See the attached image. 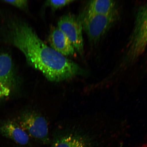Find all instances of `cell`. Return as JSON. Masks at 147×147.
Wrapping results in <instances>:
<instances>
[{"mask_svg": "<svg viewBox=\"0 0 147 147\" xmlns=\"http://www.w3.org/2000/svg\"><path fill=\"white\" fill-rule=\"evenodd\" d=\"M9 38L11 44L24 55L27 63L50 81L68 80L84 72L78 64L44 43L25 22L13 24Z\"/></svg>", "mask_w": 147, "mask_h": 147, "instance_id": "cell-1", "label": "cell"}, {"mask_svg": "<svg viewBox=\"0 0 147 147\" xmlns=\"http://www.w3.org/2000/svg\"><path fill=\"white\" fill-rule=\"evenodd\" d=\"M147 47V3L138 9L133 29L115 72L125 70L136 63Z\"/></svg>", "mask_w": 147, "mask_h": 147, "instance_id": "cell-2", "label": "cell"}, {"mask_svg": "<svg viewBox=\"0 0 147 147\" xmlns=\"http://www.w3.org/2000/svg\"><path fill=\"white\" fill-rule=\"evenodd\" d=\"M119 14L114 15L88 13L84 11L80 17L83 29L90 41L98 42L109 32L118 19Z\"/></svg>", "mask_w": 147, "mask_h": 147, "instance_id": "cell-3", "label": "cell"}, {"mask_svg": "<svg viewBox=\"0 0 147 147\" xmlns=\"http://www.w3.org/2000/svg\"><path fill=\"white\" fill-rule=\"evenodd\" d=\"M19 124L32 137L46 142L49 139V129L46 119L38 113L25 112L19 119Z\"/></svg>", "mask_w": 147, "mask_h": 147, "instance_id": "cell-4", "label": "cell"}, {"mask_svg": "<svg viewBox=\"0 0 147 147\" xmlns=\"http://www.w3.org/2000/svg\"><path fill=\"white\" fill-rule=\"evenodd\" d=\"M17 78L10 55L0 54V100L10 95L16 87Z\"/></svg>", "mask_w": 147, "mask_h": 147, "instance_id": "cell-5", "label": "cell"}, {"mask_svg": "<svg viewBox=\"0 0 147 147\" xmlns=\"http://www.w3.org/2000/svg\"><path fill=\"white\" fill-rule=\"evenodd\" d=\"M58 27L68 38L70 42L80 54L84 52V40L82 26L80 18L67 14L60 18Z\"/></svg>", "mask_w": 147, "mask_h": 147, "instance_id": "cell-6", "label": "cell"}, {"mask_svg": "<svg viewBox=\"0 0 147 147\" xmlns=\"http://www.w3.org/2000/svg\"><path fill=\"white\" fill-rule=\"evenodd\" d=\"M0 134L5 137L21 145L28 143V134L19 124L13 121H3L0 124Z\"/></svg>", "mask_w": 147, "mask_h": 147, "instance_id": "cell-7", "label": "cell"}, {"mask_svg": "<svg viewBox=\"0 0 147 147\" xmlns=\"http://www.w3.org/2000/svg\"><path fill=\"white\" fill-rule=\"evenodd\" d=\"M51 47L64 56H72L75 49L67 36L58 27L51 30L49 37Z\"/></svg>", "mask_w": 147, "mask_h": 147, "instance_id": "cell-8", "label": "cell"}, {"mask_svg": "<svg viewBox=\"0 0 147 147\" xmlns=\"http://www.w3.org/2000/svg\"><path fill=\"white\" fill-rule=\"evenodd\" d=\"M85 11L89 13L104 15H118L119 5L114 1L95 0L89 2Z\"/></svg>", "mask_w": 147, "mask_h": 147, "instance_id": "cell-9", "label": "cell"}, {"mask_svg": "<svg viewBox=\"0 0 147 147\" xmlns=\"http://www.w3.org/2000/svg\"><path fill=\"white\" fill-rule=\"evenodd\" d=\"M88 142L80 136L70 134L57 140L51 147H91Z\"/></svg>", "mask_w": 147, "mask_h": 147, "instance_id": "cell-10", "label": "cell"}, {"mask_svg": "<svg viewBox=\"0 0 147 147\" xmlns=\"http://www.w3.org/2000/svg\"><path fill=\"white\" fill-rule=\"evenodd\" d=\"M74 1L72 0H62V1L49 0L46 1L45 4L47 6L51 7L53 10H56L63 8Z\"/></svg>", "mask_w": 147, "mask_h": 147, "instance_id": "cell-11", "label": "cell"}, {"mask_svg": "<svg viewBox=\"0 0 147 147\" xmlns=\"http://www.w3.org/2000/svg\"><path fill=\"white\" fill-rule=\"evenodd\" d=\"M5 3L13 5L17 8L25 10L27 8L28 3L26 0H14V1H4Z\"/></svg>", "mask_w": 147, "mask_h": 147, "instance_id": "cell-12", "label": "cell"}]
</instances>
